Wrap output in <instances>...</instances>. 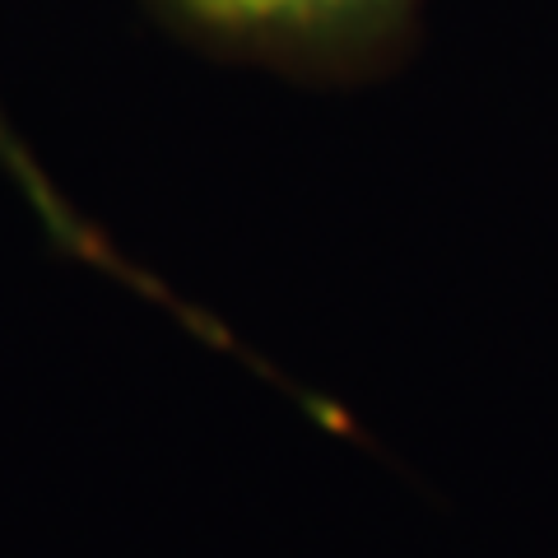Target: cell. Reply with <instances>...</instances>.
<instances>
[{
  "instance_id": "7a4b0ae2",
  "label": "cell",
  "mask_w": 558,
  "mask_h": 558,
  "mask_svg": "<svg viewBox=\"0 0 558 558\" xmlns=\"http://www.w3.org/2000/svg\"><path fill=\"white\" fill-rule=\"evenodd\" d=\"M0 163H5V172L14 178V186H20L24 196H28V205L38 209V219L47 223V233L57 238L65 252H75V256L89 260V266L108 270V275H117V279H131V284L145 289V279H135L126 260H117L108 242H102V238L89 229V223H84V219L75 215V205H70V201L61 196V191L43 178L38 159H33V154L20 145V135H14V126L5 121V112H0Z\"/></svg>"
},
{
  "instance_id": "6da1fadb",
  "label": "cell",
  "mask_w": 558,
  "mask_h": 558,
  "mask_svg": "<svg viewBox=\"0 0 558 558\" xmlns=\"http://www.w3.org/2000/svg\"><path fill=\"white\" fill-rule=\"evenodd\" d=\"M191 33L247 47H326L387 24L405 0H159Z\"/></svg>"
}]
</instances>
